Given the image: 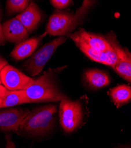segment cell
I'll list each match as a JSON object with an SVG mask.
<instances>
[{
  "label": "cell",
  "mask_w": 131,
  "mask_h": 148,
  "mask_svg": "<svg viewBox=\"0 0 131 148\" xmlns=\"http://www.w3.org/2000/svg\"><path fill=\"white\" fill-rule=\"evenodd\" d=\"M66 67L50 69L23 90L28 103L57 101L67 99L57 82L58 75Z\"/></svg>",
  "instance_id": "cell-1"
},
{
  "label": "cell",
  "mask_w": 131,
  "mask_h": 148,
  "mask_svg": "<svg viewBox=\"0 0 131 148\" xmlns=\"http://www.w3.org/2000/svg\"><path fill=\"white\" fill-rule=\"evenodd\" d=\"M57 110V106L50 104L30 112L21 122L20 129L34 135L47 134L53 127Z\"/></svg>",
  "instance_id": "cell-2"
},
{
  "label": "cell",
  "mask_w": 131,
  "mask_h": 148,
  "mask_svg": "<svg viewBox=\"0 0 131 148\" xmlns=\"http://www.w3.org/2000/svg\"><path fill=\"white\" fill-rule=\"evenodd\" d=\"M90 0H84L82 6L73 15L67 12H57L50 17L46 28V34L54 36H63L69 34L80 23L87 8Z\"/></svg>",
  "instance_id": "cell-3"
},
{
  "label": "cell",
  "mask_w": 131,
  "mask_h": 148,
  "mask_svg": "<svg viewBox=\"0 0 131 148\" xmlns=\"http://www.w3.org/2000/svg\"><path fill=\"white\" fill-rule=\"evenodd\" d=\"M67 38L60 36L46 44L25 63V69L32 76L38 75L42 71L56 49L63 44Z\"/></svg>",
  "instance_id": "cell-4"
},
{
  "label": "cell",
  "mask_w": 131,
  "mask_h": 148,
  "mask_svg": "<svg viewBox=\"0 0 131 148\" xmlns=\"http://www.w3.org/2000/svg\"><path fill=\"white\" fill-rule=\"evenodd\" d=\"M60 123L63 129L67 133L75 131L83 119V110L79 101L67 99L62 100L59 108Z\"/></svg>",
  "instance_id": "cell-5"
},
{
  "label": "cell",
  "mask_w": 131,
  "mask_h": 148,
  "mask_svg": "<svg viewBox=\"0 0 131 148\" xmlns=\"http://www.w3.org/2000/svg\"><path fill=\"white\" fill-rule=\"evenodd\" d=\"M0 79L9 90H25L34 80L17 69L7 64L0 71Z\"/></svg>",
  "instance_id": "cell-6"
},
{
  "label": "cell",
  "mask_w": 131,
  "mask_h": 148,
  "mask_svg": "<svg viewBox=\"0 0 131 148\" xmlns=\"http://www.w3.org/2000/svg\"><path fill=\"white\" fill-rule=\"evenodd\" d=\"M107 38L118 55V60L112 68L119 76L131 83V53L121 47L112 34Z\"/></svg>",
  "instance_id": "cell-7"
},
{
  "label": "cell",
  "mask_w": 131,
  "mask_h": 148,
  "mask_svg": "<svg viewBox=\"0 0 131 148\" xmlns=\"http://www.w3.org/2000/svg\"><path fill=\"white\" fill-rule=\"evenodd\" d=\"M69 37L75 43L81 42L96 50L106 51L113 48L107 38L89 33L83 28L73 34H69Z\"/></svg>",
  "instance_id": "cell-8"
},
{
  "label": "cell",
  "mask_w": 131,
  "mask_h": 148,
  "mask_svg": "<svg viewBox=\"0 0 131 148\" xmlns=\"http://www.w3.org/2000/svg\"><path fill=\"white\" fill-rule=\"evenodd\" d=\"M30 111L23 109H10L0 111V130L16 132Z\"/></svg>",
  "instance_id": "cell-9"
},
{
  "label": "cell",
  "mask_w": 131,
  "mask_h": 148,
  "mask_svg": "<svg viewBox=\"0 0 131 148\" xmlns=\"http://www.w3.org/2000/svg\"><path fill=\"white\" fill-rule=\"evenodd\" d=\"M75 44L85 55L96 62L108 65L112 67L118 60L117 53L113 46L112 49L108 50L99 51L81 42H75Z\"/></svg>",
  "instance_id": "cell-10"
},
{
  "label": "cell",
  "mask_w": 131,
  "mask_h": 148,
  "mask_svg": "<svg viewBox=\"0 0 131 148\" xmlns=\"http://www.w3.org/2000/svg\"><path fill=\"white\" fill-rule=\"evenodd\" d=\"M5 40L14 43H20L28 37L29 33L17 17L5 22L2 25Z\"/></svg>",
  "instance_id": "cell-11"
},
{
  "label": "cell",
  "mask_w": 131,
  "mask_h": 148,
  "mask_svg": "<svg viewBox=\"0 0 131 148\" xmlns=\"http://www.w3.org/2000/svg\"><path fill=\"white\" fill-rule=\"evenodd\" d=\"M24 25L28 32H32L41 19V14L37 5L32 2L16 17Z\"/></svg>",
  "instance_id": "cell-12"
},
{
  "label": "cell",
  "mask_w": 131,
  "mask_h": 148,
  "mask_svg": "<svg viewBox=\"0 0 131 148\" xmlns=\"http://www.w3.org/2000/svg\"><path fill=\"white\" fill-rule=\"evenodd\" d=\"M46 34L44 35L45 36ZM43 36L23 41L15 47L11 53V56L16 60H21L30 56L38 46L40 40Z\"/></svg>",
  "instance_id": "cell-13"
},
{
  "label": "cell",
  "mask_w": 131,
  "mask_h": 148,
  "mask_svg": "<svg viewBox=\"0 0 131 148\" xmlns=\"http://www.w3.org/2000/svg\"><path fill=\"white\" fill-rule=\"evenodd\" d=\"M85 80L91 86L96 88L106 87L110 82L108 73L98 69H91L86 71Z\"/></svg>",
  "instance_id": "cell-14"
},
{
  "label": "cell",
  "mask_w": 131,
  "mask_h": 148,
  "mask_svg": "<svg viewBox=\"0 0 131 148\" xmlns=\"http://www.w3.org/2000/svg\"><path fill=\"white\" fill-rule=\"evenodd\" d=\"M110 97L117 106H121L131 101V87L122 84L112 88L110 91Z\"/></svg>",
  "instance_id": "cell-15"
},
{
  "label": "cell",
  "mask_w": 131,
  "mask_h": 148,
  "mask_svg": "<svg viewBox=\"0 0 131 148\" xmlns=\"http://www.w3.org/2000/svg\"><path fill=\"white\" fill-rule=\"evenodd\" d=\"M27 103H28V101L24 94L23 90H8L5 96L3 98L1 109Z\"/></svg>",
  "instance_id": "cell-16"
},
{
  "label": "cell",
  "mask_w": 131,
  "mask_h": 148,
  "mask_svg": "<svg viewBox=\"0 0 131 148\" xmlns=\"http://www.w3.org/2000/svg\"><path fill=\"white\" fill-rule=\"evenodd\" d=\"M30 0H7V11L8 14L23 12L29 5Z\"/></svg>",
  "instance_id": "cell-17"
},
{
  "label": "cell",
  "mask_w": 131,
  "mask_h": 148,
  "mask_svg": "<svg viewBox=\"0 0 131 148\" xmlns=\"http://www.w3.org/2000/svg\"><path fill=\"white\" fill-rule=\"evenodd\" d=\"M52 5L57 9L61 10L67 7L71 3V0H50Z\"/></svg>",
  "instance_id": "cell-18"
},
{
  "label": "cell",
  "mask_w": 131,
  "mask_h": 148,
  "mask_svg": "<svg viewBox=\"0 0 131 148\" xmlns=\"http://www.w3.org/2000/svg\"><path fill=\"white\" fill-rule=\"evenodd\" d=\"M8 90H8L4 86L1 85L0 83V99H3Z\"/></svg>",
  "instance_id": "cell-19"
},
{
  "label": "cell",
  "mask_w": 131,
  "mask_h": 148,
  "mask_svg": "<svg viewBox=\"0 0 131 148\" xmlns=\"http://www.w3.org/2000/svg\"><path fill=\"white\" fill-rule=\"evenodd\" d=\"M7 64V62L5 60H4L3 57L0 56V71H1V70Z\"/></svg>",
  "instance_id": "cell-20"
},
{
  "label": "cell",
  "mask_w": 131,
  "mask_h": 148,
  "mask_svg": "<svg viewBox=\"0 0 131 148\" xmlns=\"http://www.w3.org/2000/svg\"><path fill=\"white\" fill-rule=\"evenodd\" d=\"M5 41V38L4 37L3 34V28L2 25L0 24V45L4 43Z\"/></svg>",
  "instance_id": "cell-21"
},
{
  "label": "cell",
  "mask_w": 131,
  "mask_h": 148,
  "mask_svg": "<svg viewBox=\"0 0 131 148\" xmlns=\"http://www.w3.org/2000/svg\"><path fill=\"white\" fill-rule=\"evenodd\" d=\"M2 101H3V99H0V109H1V106L2 104Z\"/></svg>",
  "instance_id": "cell-22"
},
{
  "label": "cell",
  "mask_w": 131,
  "mask_h": 148,
  "mask_svg": "<svg viewBox=\"0 0 131 148\" xmlns=\"http://www.w3.org/2000/svg\"><path fill=\"white\" fill-rule=\"evenodd\" d=\"M1 83V79H0V83Z\"/></svg>",
  "instance_id": "cell-23"
},
{
  "label": "cell",
  "mask_w": 131,
  "mask_h": 148,
  "mask_svg": "<svg viewBox=\"0 0 131 148\" xmlns=\"http://www.w3.org/2000/svg\"><path fill=\"white\" fill-rule=\"evenodd\" d=\"M0 19H1V18H0Z\"/></svg>",
  "instance_id": "cell-24"
}]
</instances>
